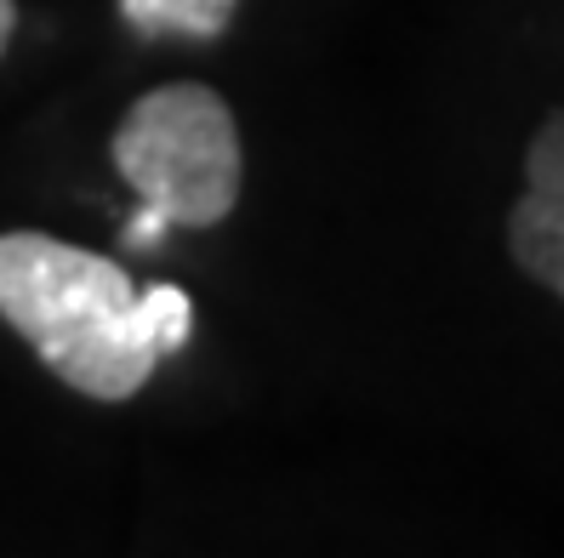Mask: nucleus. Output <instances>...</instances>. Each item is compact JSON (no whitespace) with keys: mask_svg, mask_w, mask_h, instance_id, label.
<instances>
[{"mask_svg":"<svg viewBox=\"0 0 564 558\" xmlns=\"http://www.w3.org/2000/svg\"><path fill=\"white\" fill-rule=\"evenodd\" d=\"M0 319L86 400H131L160 359L138 337V285L120 262L35 228L0 234Z\"/></svg>","mask_w":564,"mask_h":558,"instance_id":"f257e3e1","label":"nucleus"},{"mask_svg":"<svg viewBox=\"0 0 564 558\" xmlns=\"http://www.w3.org/2000/svg\"><path fill=\"white\" fill-rule=\"evenodd\" d=\"M519 269L564 297V114H553L524 154V194L508 217Z\"/></svg>","mask_w":564,"mask_h":558,"instance_id":"7ed1b4c3","label":"nucleus"},{"mask_svg":"<svg viewBox=\"0 0 564 558\" xmlns=\"http://www.w3.org/2000/svg\"><path fill=\"white\" fill-rule=\"evenodd\" d=\"M115 166L172 228H212L240 206V125L212 86H154L115 131Z\"/></svg>","mask_w":564,"mask_h":558,"instance_id":"f03ea898","label":"nucleus"},{"mask_svg":"<svg viewBox=\"0 0 564 558\" xmlns=\"http://www.w3.org/2000/svg\"><path fill=\"white\" fill-rule=\"evenodd\" d=\"M240 0H120V12L131 29L143 35H194V41H212L235 23Z\"/></svg>","mask_w":564,"mask_h":558,"instance_id":"20e7f679","label":"nucleus"},{"mask_svg":"<svg viewBox=\"0 0 564 558\" xmlns=\"http://www.w3.org/2000/svg\"><path fill=\"white\" fill-rule=\"evenodd\" d=\"M138 337L149 342L154 359L177 353L194 337V303L183 297L177 285H149L138 291Z\"/></svg>","mask_w":564,"mask_h":558,"instance_id":"39448f33","label":"nucleus"},{"mask_svg":"<svg viewBox=\"0 0 564 558\" xmlns=\"http://www.w3.org/2000/svg\"><path fill=\"white\" fill-rule=\"evenodd\" d=\"M165 228H172V222H165V217H160L154 206H143L138 217L126 222V245H131V251H138V245H143V251H154V245H160V234H165Z\"/></svg>","mask_w":564,"mask_h":558,"instance_id":"423d86ee","label":"nucleus"},{"mask_svg":"<svg viewBox=\"0 0 564 558\" xmlns=\"http://www.w3.org/2000/svg\"><path fill=\"white\" fill-rule=\"evenodd\" d=\"M12 29H18V7H12V0H0V52H7Z\"/></svg>","mask_w":564,"mask_h":558,"instance_id":"0eeeda50","label":"nucleus"}]
</instances>
